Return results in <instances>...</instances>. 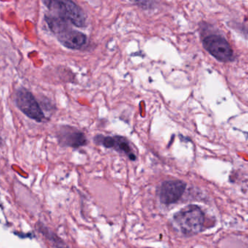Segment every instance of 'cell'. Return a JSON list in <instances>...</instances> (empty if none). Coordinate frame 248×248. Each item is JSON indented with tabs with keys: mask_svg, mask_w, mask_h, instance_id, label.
<instances>
[{
	"mask_svg": "<svg viewBox=\"0 0 248 248\" xmlns=\"http://www.w3.org/2000/svg\"><path fill=\"white\" fill-rule=\"evenodd\" d=\"M173 222L184 235L193 236L203 230L205 215L201 207L189 205L174 214Z\"/></svg>",
	"mask_w": 248,
	"mask_h": 248,
	"instance_id": "6da1fadb",
	"label": "cell"
},
{
	"mask_svg": "<svg viewBox=\"0 0 248 248\" xmlns=\"http://www.w3.org/2000/svg\"><path fill=\"white\" fill-rule=\"evenodd\" d=\"M51 14L62 17L77 27L86 26V16L79 6L72 0H45Z\"/></svg>",
	"mask_w": 248,
	"mask_h": 248,
	"instance_id": "7a4b0ae2",
	"label": "cell"
},
{
	"mask_svg": "<svg viewBox=\"0 0 248 248\" xmlns=\"http://www.w3.org/2000/svg\"><path fill=\"white\" fill-rule=\"evenodd\" d=\"M202 45L210 55L220 62H229L234 61L235 57L231 45L221 35H208L202 40Z\"/></svg>",
	"mask_w": 248,
	"mask_h": 248,
	"instance_id": "3957f363",
	"label": "cell"
},
{
	"mask_svg": "<svg viewBox=\"0 0 248 248\" xmlns=\"http://www.w3.org/2000/svg\"><path fill=\"white\" fill-rule=\"evenodd\" d=\"M16 100L17 108L28 117L39 122L45 119V115L39 103L33 94L26 89H20L17 92Z\"/></svg>",
	"mask_w": 248,
	"mask_h": 248,
	"instance_id": "277c9868",
	"label": "cell"
},
{
	"mask_svg": "<svg viewBox=\"0 0 248 248\" xmlns=\"http://www.w3.org/2000/svg\"><path fill=\"white\" fill-rule=\"evenodd\" d=\"M186 187V183L182 181H166L162 184L159 190L160 202L166 205L176 203L182 198Z\"/></svg>",
	"mask_w": 248,
	"mask_h": 248,
	"instance_id": "5b68a950",
	"label": "cell"
},
{
	"mask_svg": "<svg viewBox=\"0 0 248 248\" xmlns=\"http://www.w3.org/2000/svg\"><path fill=\"white\" fill-rule=\"evenodd\" d=\"M94 141L106 148L113 149L118 153L125 155L129 158V160H136L135 154L130 146L129 141L125 137L122 136L105 137L103 135H97L94 138Z\"/></svg>",
	"mask_w": 248,
	"mask_h": 248,
	"instance_id": "8992f818",
	"label": "cell"
},
{
	"mask_svg": "<svg viewBox=\"0 0 248 248\" xmlns=\"http://www.w3.org/2000/svg\"><path fill=\"white\" fill-rule=\"evenodd\" d=\"M58 137L60 144L65 147L78 148L86 145L87 143V138L84 133L74 127L67 125L61 127Z\"/></svg>",
	"mask_w": 248,
	"mask_h": 248,
	"instance_id": "52a82bcc",
	"label": "cell"
},
{
	"mask_svg": "<svg viewBox=\"0 0 248 248\" xmlns=\"http://www.w3.org/2000/svg\"><path fill=\"white\" fill-rule=\"evenodd\" d=\"M58 41L65 47L79 49L87 43V38L84 33L71 29L57 35Z\"/></svg>",
	"mask_w": 248,
	"mask_h": 248,
	"instance_id": "ba28073f",
	"label": "cell"
},
{
	"mask_svg": "<svg viewBox=\"0 0 248 248\" xmlns=\"http://www.w3.org/2000/svg\"><path fill=\"white\" fill-rule=\"evenodd\" d=\"M131 1L136 3V4H140V5L146 7H148L149 6L152 5L153 2V0H131Z\"/></svg>",
	"mask_w": 248,
	"mask_h": 248,
	"instance_id": "9c48e42d",
	"label": "cell"
},
{
	"mask_svg": "<svg viewBox=\"0 0 248 248\" xmlns=\"http://www.w3.org/2000/svg\"><path fill=\"white\" fill-rule=\"evenodd\" d=\"M243 32H244V33L248 36V26H245V27L243 28Z\"/></svg>",
	"mask_w": 248,
	"mask_h": 248,
	"instance_id": "30bf717a",
	"label": "cell"
},
{
	"mask_svg": "<svg viewBox=\"0 0 248 248\" xmlns=\"http://www.w3.org/2000/svg\"><path fill=\"white\" fill-rule=\"evenodd\" d=\"M1 143H2V140H1V137H0V145H1Z\"/></svg>",
	"mask_w": 248,
	"mask_h": 248,
	"instance_id": "8fae6325",
	"label": "cell"
}]
</instances>
